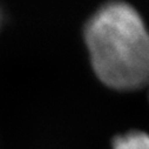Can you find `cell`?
<instances>
[{
	"label": "cell",
	"instance_id": "3957f363",
	"mask_svg": "<svg viewBox=\"0 0 149 149\" xmlns=\"http://www.w3.org/2000/svg\"><path fill=\"white\" fill-rule=\"evenodd\" d=\"M1 22H3V13H1V10H0V26H1Z\"/></svg>",
	"mask_w": 149,
	"mask_h": 149
},
{
	"label": "cell",
	"instance_id": "6da1fadb",
	"mask_svg": "<svg viewBox=\"0 0 149 149\" xmlns=\"http://www.w3.org/2000/svg\"><path fill=\"white\" fill-rule=\"evenodd\" d=\"M85 42L94 73L107 87L133 92L149 82V29L140 13L110 0L88 19Z\"/></svg>",
	"mask_w": 149,
	"mask_h": 149
},
{
	"label": "cell",
	"instance_id": "277c9868",
	"mask_svg": "<svg viewBox=\"0 0 149 149\" xmlns=\"http://www.w3.org/2000/svg\"><path fill=\"white\" fill-rule=\"evenodd\" d=\"M148 87H149V82H148Z\"/></svg>",
	"mask_w": 149,
	"mask_h": 149
},
{
	"label": "cell",
	"instance_id": "7a4b0ae2",
	"mask_svg": "<svg viewBox=\"0 0 149 149\" xmlns=\"http://www.w3.org/2000/svg\"><path fill=\"white\" fill-rule=\"evenodd\" d=\"M113 149H149V134L141 130H130L118 135L111 143Z\"/></svg>",
	"mask_w": 149,
	"mask_h": 149
}]
</instances>
